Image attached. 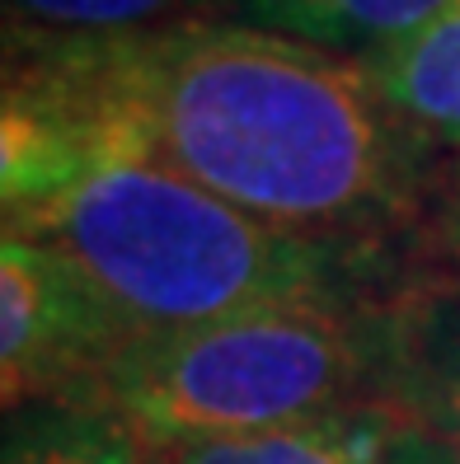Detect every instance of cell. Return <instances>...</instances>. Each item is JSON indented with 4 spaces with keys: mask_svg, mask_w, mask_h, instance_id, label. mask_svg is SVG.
I'll use <instances>...</instances> for the list:
<instances>
[{
    "mask_svg": "<svg viewBox=\"0 0 460 464\" xmlns=\"http://www.w3.org/2000/svg\"><path fill=\"white\" fill-rule=\"evenodd\" d=\"M137 338L132 324L66 254L38 239H0V394L24 403H71Z\"/></svg>",
    "mask_w": 460,
    "mask_h": 464,
    "instance_id": "obj_4",
    "label": "cell"
},
{
    "mask_svg": "<svg viewBox=\"0 0 460 464\" xmlns=\"http://www.w3.org/2000/svg\"><path fill=\"white\" fill-rule=\"evenodd\" d=\"M5 34V108L142 150L278 230L381 244L427 202L432 141L357 57L207 14Z\"/></svg>",
    "mask_w": 460,
    "mask_h": 464,
    "instance_id": "obj_1",
    "label": "cell"
},
{
    "mask_svg": "<svg viewBox=\"0 0 460 464\" xmlns=\"http://www.w3.org/2000/svg\"><path fill=\"white\" fill-rule=\"evenodd\" d=\"M386 399L460 464V291L395 305Z\"/></svg>",
    "mask_w": 460,
    "mask_h": 464,
    "instance_id": "obj_6",
    "label": "cell"
},
{
    "mask_svg": "<svg viewBox=\"0 0 460 464\" xmlns=\"http://www.w3.org/2000/svg\"><path fill=\"white\" fill-rule=\"evenodd\" d=\"M390 464H455V455H446L437 441H432L427 431H418V427H409V436L399 441V450H395V459Z\"/></svg>",
    "mask_w": 460,
    "mask_h": 464,
    "instance_id": "obj_11",
    "label": "cell"
},
{
    "mask_svg": "<svg viewBox=\"0 0 460 464\" xmlns=\"http://www.w3.org/2000/svg\"><path fill=\"white\" fill-rule=\"evenodd\" d=\"M409 427L390 399H362L291 427L183 446L155 464H390Z\"/></svg>",
    "mask_w": 460,
    "mask_h": 464,
    "instance_id": "obj_5",
    "label": "cell"
},
{
    "mask_svg": "<svg viewBox=\"0 0 460 464\" xmlns=\"http://www.w3.org/2000/svg\"><path fill=\"white\" fill-rule=\"evenodd\" d=\"M202 5H230V0H5V14L10 29L38 34H127L193 19Z\"/></svg>",
    "mask_w": 460,
    "mask_h": 464,
    "instance_id": "obj_10",
    "label": "cell"
},
{
    "mask_svg": "<svg viewBox=\"0 0 460 464\" xmlns=\"http://www.w3.org/2000/svg\"><path fill=\"white\" fill-rule=\"evenodd\" d=\"M367 71L404 122L460 155V0H442L409 38L367 57Z\"/></svg>",
    "mask_w": 460,
    "mask_h": 464,
    "instance_id": "obj_7",
    "label": "cell"
},
{
    "mask_svg": "<svg viewBox=\"0 0 460 464\" xmlns=\"http://www.w3.org/2000/svg\"><path fill=\"white\" fill-rule=\"evenodd\" d=\"M0 464H155V450L99 408L24 403L5 413Z\"/></svg>",
    "mask_w": 460,
    "mask_h": 464,
    "instance_id": "obj_9",
    "label": "cell"
},
{
    "mask_svg": "<svg viewBox=\"0 0 460 464\" xmlns=\"http://www.w3.org/2000/svg\"><path fill=\"white\" fill-rule=\"evenodd\" d=\"M0 211L5 235L66 254L132 334L287 305H390L386 244L278 230L142 150L29 108L0 113Z\"/></svg>",
    "mask_w": 460,
    "mask_h": 464,
    "instance_id": "obj_2",
    "label": "cell"
},
{
    "mask_svg": "<svg viewBox=\"0 0 460 464\" xmlns=\"http://www.w3.org/2000/svg\"><path fill=\"white\" fill-rule=\"evenodd\" d=\"M442 239L451 258L460 263V155H455V169H451V183H446V202H442Z\"/></svg>",
    "mask_w": 460,
    "mask_h": 464,
    "instance_id": "obj_12",
    "label": "cell"
},
{
    "mask_svg": "<svg viewBox=\"0 0 460 464\" xmlns=\"http://www.w3.org/2000/svg\"><path fill=\"white\" fill-rule=\"evenodd\" d=\"M395 305H287L137 334L71 403L170 455L386 399Z\"/></svg>",
    "mask_w": 460,
    "mask_h": 464,
    "instance_id": "obj_3",
    "label": "cell"
},
{
    "mask_svg": "<svg viewBox=\"0 0 460 464\" xmlns=\"http://www.w3.org/2000/svg\"><path fill=\"white\" fill-rule=\"evenodd\" d=\"M437 5L442 0H230V19L367 62L409 38Z\"/></svg>",
    "mask_w": 460,
    "mask_h": 464,
    "instance_id": "obj_8",
    "label": "cell"
}]
</instances>
